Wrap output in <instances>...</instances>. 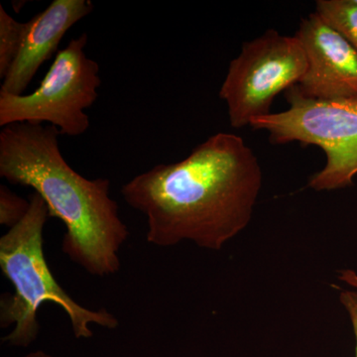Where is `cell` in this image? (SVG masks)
Segmentation results:
<instances>
[{
    "label": "cell",
    "mask_w": 357,
    "mask_h": 357,
    "mask_svg": "<svg viewBox=\"0 0 357 357\" xmlns=\"http://www.w3.org/2000/svg\"><path fill=\"white\" fill-rule=\"evenodd\" d=\"M25 23L18 22L0 6V77L8 74L20 53Z\"/></svg>",
    "instance_id": "cell-10"
},
{
    "label": "cell",
    "mask_w": 357,
    "mask_h": 357,
    "mask_svg": "<svg viewBox=\"0 0 357 357\" xmlns=\"http://www.w3.org/2000/svg\"><path fill=\"white\" fill-rule=\"evenodd\" d=\"M23 357H53V356H49V354H46V352L38 351L31 352V354H27V356H25Z\"/></svg>",
    "instance_id": "cell-14"
},
{
    "label": "cell",
    "mask_w": 357,
    "mask_h": 357,
    "mask_svg": "<svg viewBox=\"0 0 357 357\" xmlns=\"http://www.w3.org/2000/svg\"><path fill=\"white\" fill-rule=\"evenodd\" d=\"M338 278L357 291V273L356 271L351 269L342 270L338 274Z\"/></svg>",
    "instance_id": "cell-13"
},
{
    "label": "cell",
    "mask_w": 357,
    "mask_h": 357,
    "mask_svg": "<svg viewBox=\"0 0 357 357\" xmlns=\"http://www.w3.org/2000/svg\"><path fill=\"white\" fill-rule=\"evenodd\" d=\"M288 109L257 117L249 126L264 130L274 144L299 142L325 152L326 163L309 187L335 191L354 184L357 175V96L317 100L301 93L297 84L286 91Z\"/></svg>",
    "instance_id": "cell-4"
},
{
    "label": "cell",
    "mask_w": 357,
    "mask_h": 357,
    "mask_svg": "<svg viewBox=\"0 0 357 357\" xmlns=\"http://www.w3.org/2000/svg\"><path fill=\"white\" fill-rule=\"evenodd\" d=\"M340 301L349 314L354 335L356 340L357 357V291L342 290L340 294Z\"/></svg>",
    "instance_id": "cell-12"
},
{
    "label": "cell",
    "mask_w": 357,
    "mask_h": 357,
    "mask_svg": "<svg viewBox=\"0 0 357 357\" xmlns=\"http://www.w3.org/2000/svg\"><path fill=\"white\" fill-rule=\"evenodd\" d=\"M307 67L306 54L295 35L284 36L269 29L244 42L218 93L227 105L230 126L244 128L271 114L275 98L299 84Z\"/></svg>",
    "instance_id": "cell-6"
},
{
    "label": "cell",
    "mask_w": 357,
    "mask_h": 357,
    "mask_svg": "<svg viewBox=\"0 0 357 357\" xmlns=\"http://www.w3.org/2000/svg\"><path fill=\"white\" fill-rule=\"evenodd\" d=\"M262 170L243 137L218 132L187 158L160 164L122 185V198L146 218L148 243L191 241L218 251L250 222Z\"/></svg>",
    "instance_id": "cell-1"
},
{
    "label": "cell",
    "mask_w": 357,
    "mask_h": 357,
    "mask_svg": "<svg viewBox=\"0 0 357 357\" xmlns=\"http://www.w3.org/2000/svg\"><path fill=\"white\" fill-rule=\"evenodd\" d=\"M314 13L342 34L357 52L356 0H318Z\"/></svg>",
    "instance_id": "cell-9"
},
{
    "label": "cell",
    "mask_w": 357,
    "mask_h": 357,
    "mask_svg": "<svg viewBox=\"0 0 357 357\" xmlns=\"http://www.w3.org/2000/svg\"><path fill=\"white\" fill-rule=\"evenodd\" d=\"M299 40L307 67L297 84L302 95L317 100L357 96V52L316 13L301 21Z\"/></svg>",
    "instance_id": "cell-7"
},
{
    "label": "cell",
    "mask_w": 357,
    "mask_h": 357,
    "mask_svg": "<svg viewBox=\"0 0 357 357\" xmlns=\"http://www.w3.org/2000/svg\"><path fill=\"white\" fill-rule=\"evenodd\" d=\"M356 1H357V0H356Z\"/></svg>",
    "instance_id": "cell-15"
},
{
    "label": "cell",
    "mask_w": 357,
    "mask_h": 357,
    "mask_svg": "<svg viewBox=\"0 0 357 357\" xmlns=\"http://www.w3.org/2000/svg\"><path fill=\"white\" fill-rule=\"evenodd\" d=\"M30 208L22 222L0 238V269L13 286V294H2L0 326H14L2 342L15 347H28L38 337L37 314L44 303L62 307L69 317L77 338H91V325L114 330L119 319L105 309L89 310L73 299L54 278L43 249V231L48 206L37 192L29 197Z\"/></svg>",
    "instance_id": "cell-3"
},
{
    "label": "cell",
    "mask_w": 357,
    "mask_h": 357,
    "mask_svg": "<svg viewBox=\"0 0 357 357\" xmlns=\"http://www.w3.org/2000/svg\"><path fill=\"white\" fill-rule=\"evenodd\" d=\"M93 9L91 0H54L45 10L25 22L20 53L4 77L0 91L24 95L41 66L58 53L66 33Z\"/></svg>",
    "instance_id": "cell-8"
},
{
    "label": "cell",
    "mask_w": 357,
    "mask_h": 357,
    "mask_svg": "<svg viewBox=\"0 0 357 357\" xmlns=\"http://www.w3.org/2000/svg\"><path fill=\"white\" fill-rule=\"evenodd\" d=\"M58 129L14 123L0 132V176L10 184L32 188L62 220V251L89 274L105 277L121 269L119 251L129 236L110 198V181L89 180L70 166L59 145Z\"/></svg>",
    "instance_id": "cell-2"
},
{
    "label": "cell",
    "mask_w": 357,
    "mask_h": 357,
    "mask_svg": "<svg viewBox=\"0 0 357 357\" xmlns=\"http://www.w3.org/2000/svg\"><path fill=\"white\" fill-rule=\"evenodd\" d=\"M86 33L58 52L38 88L28 95L0 91V126L14 123L55 126L60 135L79 136L88 130L86 110L98 100L102 84L100 65L86 53Z\"/></svg>",
    "instance_id": "cell-5"
},
{
    "label": "cell",
    "mask_w": 357,
    "mask_h": 357,
    "mask_svg": "<svg viewBox=\"0 0 357 357\" xmlns=\"http://www.w3.org/2000/svg\"><path fill=\"white\" fill-rule=\"evenodd\" d=\"M29 208V199L21 198L6 185H0V225L13 229L24 220Z\"/></svg>",
    "instance_id": "cell-11"
}]
</instances>
